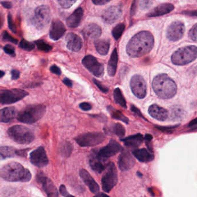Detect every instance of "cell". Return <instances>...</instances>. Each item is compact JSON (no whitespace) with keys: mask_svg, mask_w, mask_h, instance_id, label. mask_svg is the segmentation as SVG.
Returning a JSON list of instances; mask_svg holds the SVG:
<instances>
[{"mask_svg":"<svg viewBox=\"0 0 197 197\" xmlns=\"http://www.w3.org/2000/svg\"><path fill=\"white\" fill-rule=\"evenodd\" d=\"M153 35L149 31H141L135 34L127 45L126 51L130 57H140L149 53L154 46Z\"/></svg>","mask_w":197,"mask_h":197,"instance_id":"obj_1","label":"cell"},{"mask_svg":"<svg viewBox=\"0 0 197 197\" xmlns=\"http://www.w3.org/2000/svg\"><path fill=\"white\" fill-rule=\"evenodd\" d=\"M0 176L8 182H27L31 179L30 171L20 163L10 162L0 170Z\"/></svg>","mask_w":197,"mask_h":197,"instance_id":"obj_2","label":"cell"},{"mask_svg":"<svg viewBox=\"0 0 197 197\" xmlns=\"http://www.w3.org/2000/svg\"><path fill=\"white\" fill-rule=\"evenodd\" d=\"M152 87L156 95L162 99H170L177 92V86L166 74L157 75L152 82Z\"/></svg>","mask_w":197,"mask_h":197,"instance_id":"obj_3","label":"cell"},{"mask_svg":"<svg viewBox=\"0 0 197 197\" xmlns=\"http://www.w3.org/2000/svg\"><path fill=\"white\" fill-rule=\"evenodd\" d=\"M46 112V107L43 105H29L20 111L17 115V119L23 123H34L43 117Z\"/></svg>","mask_w":197,"mask_h":197,"instance_id":"obj_4","label":"cell"},{"mask_svg":"<svg viewBox=\"0 0 197 197\" xmlns=\"http://www.w3.org/2000/svg\"><path fill=\"white\" fill-rule=\"evenodd\" d=\"M197 57L196 46H188L181 48L173 53L171 60L176 65H185L194 61Z\"/></svg>","mask_w":197,"mask_h":197,"instance_id":"obj_5","label":"cell"},{"mask_svg":"<svg viewBox=\"0 0 197 197\" xmlns=\"http://www.w3.org/2000/svg\"><path fill=\"white\" fill-rule=\"evenodd\" d=\"M8 134L13 141L22 145L29 144L35 139L33 132L23 125L12 126L8 130Z\"/></svg>","mask_w":197,"mask_h":197,"instance_id":"obj_6","label":"cell"},{"mask_svg":"<svg viewBox=\"0 0 197 197\" xmlns=\"http://www.w3.org/2000/svg\"><path fill=\"white\" fill-rule=\"evenodd\" d=\"M101 179L103 191L109 192L116 185L118 181L117 168L112 162H109L106 166Z\"/></svg>","mask_w":197,"mask_h":197,"instance_id":"obj_7","label":"cell"},{"mask_svg":"<svg viewBox=\"0 0 197 197\" xmlns=\"http://www.w3.org/2000/svg\"><path fill=\"white\" fill-rule=\"evenodd\" d=\"M105 139L104 134L92 132L79 135L75 138V140L81 147H92L102 143Z\"/></svg>","mask_w":197,"mask_h":197,"instance_id":"obj_8","label":"cell"},{"mask_svg":"<svg viewBox=\"0 0 197 197\" xmlns=\"http://www.w3.org/2000/svg\"><path fill=\"white\" fill-rule=\"evenodd\" d=\"M51 18L50 8L46 5L37 7L32 18V23L38 30L45 28L49 24Z\"/></svg>","mask_w":197,"mask_h":197,"instance_id":"obj_9","label":"cell"},{"mask_svg":"<svg viewBox=\"0 0 197 197\" xmlns=\"http://www.w3.org/2000/svg\"><path fill=\"white\" fill-rule=\"evenodd\" d=\"M28 93L22 89L3 90L0 92V102L2 104H11L24 98Z\"/></svg>","mask_w":197,"mask_h":197,"instance_id":"obj_10","label":"cell"},{"mask_svg":"<svg viewBox=\"0 0 197 197\" xmlns=\"http://www.w3.org/2000/svg\"><path fill=\"white\" fill-rule=\"evenodd\" d=\"M130 87L132 92L138 98H144L147 94V85L142 76L134 75L130 81Z\"/></svg>","mask_w":197,"mask_h":197,"instance_id":"obj_11","label":"cell"},{"mask_svg":"<svg viewBox=\"0 0 197 197\" xmlns=\"http://www.w3.org/2000/svg\"><path fill=\"white\" fill-rule=\"evenodd\" d=\"M82 64L92 75L97 78L102 77L104 74V65L98 62L96 58L92 55L85 56L83 60Z\"/></svg>","mask_w":197,"mask_h":197,"instance_id":"obj_12","label":"cell"},{"mask_svg":"<svg viewBox=\"0 0 197 197\" xmlns=\"http://www.w3.org/2000/svg\"><path fill=\"white\" fill-rule=\"evenodd\" d=\"M89 165L95 172L101 173L105 170L108 164L107 159L102 157L99 155L98 149H93L89 155Z\"/></svg>","mask_w":197,"mask_h":197,"instance_id":"obj_13","label":"cell"},{"mask_svg":"<svg viewBox=\"0 0 197 197\" xmlns=\"http://www.w3.org/2000/svg\"><path fill=\"white\" fill-rule=\"evenodd\" d=\"M185 26L184 23L180 21H176L169 25L166 30V37L171 41H178L184 35Z\"/></svg>","mask_w":197,"mask_h":197,"instance_id":"obj_14","label":"cell"},{"mask_svg":"<svg viewBox=\"0 0 197 197\" xmlns=\"http://www.w3.org/2000/svg\"><path fill=\"white\" fill-rule=\"evenodd\" d=\"M31 163L35 166L42 168L46 166L49 163L45 150L42 146H40L32 152L30 155Z\"/></svg>","mask_w":197,"mask_h":197,"instance_id":"obj_15","label":"cell"},{"mask_svg":"<svg viewBox=\"0 0 197 197\" xmlns=\"http://www.w3.org/2000/svg\"><path fill=\"white\" fill-rule=\"evenodd\" d=\"M123 150V148L120 143L112 139L107 145L98 149V153L100 156L108 160V159L115 155Z\"/></svg>","mask_w":197,"mask_h":197,"instance_id":"obj_16","label":"cell"},{"mask_svg":"<svg viewBox=\"0 0 197 197\" xmlns=\"http://www.w3.org/2000/svg\"><path fill=\"white\" fill-rule=\"evenodd\" d=\"M135 164V160L129 150H123L118 159V166L122 171L131 169Z\"/></svg>","mask_w":197,"mask_h":197,"instance_id":"obj_17","label":"cell"},{"mask_svg":"<svg viewBox=\"0 0 197 197\" xmlns=\"http://www.w3.org/2000/svg\"><path fill=\"white\" fill-rule=\"evenodd\" d=\"M122 13L123 11L120 6H110L102 12L101 18L106 23L112 24L122 16Z\"/></svg>","mask_w":197,"mask_h":197,"instance_id":"obj_18","label":"cell"},{"mask_svg":"<svg viewBox=\"0 0 197 197\" xmlns=\"http://www.w3.org/2000/svg\"><path fill=\"white\" fill-rule=\"evenodd\" d=\"M37 180L42 185L43 190L48 197H58L57 189L50 179L43 175H38Z\"/></svg>","mask_w":197,"mask_h":197,"instance_id":"obj_19","label":"cell"},{"mask_svg":"<svg viewBox=\"0 0 197 197\" xmlns=\"http://www.w3.org/2000/svg\"><path fill=\"white\" fill-rule=\"evenodd\" d=\"M65 31V27L62 22L59 20H55L50 29V38L53 41L58 40L64 35Z\"/></svg>","mask_w":197,"mask_h":197,"instance_id":"obj_20","label":"cell"},{"mask_svg":"<svg viewBox=\"0 0 197 197\" xmlns=\"http://www.w3.org/2000/svg\"><path fill=\"white\" fill-rule=\"evenodd\" d=\"M101 28L98 25L94 23H90L87 25L82 30V34L85 38L89 41L98 38L101 36Z\"/></svg>","mask_w":197,"mask_h":197,"instance_id":"obj_21","label":"cell"},{"mask_svg":"<svg viewBox=\"0 0 197 197\" xmlns=\"http://www.w3.org/2000/svg\"><path fill=\"white\" fill-rule=\"evenodd\" d=\"M67 47L68 49L72 52H79L82 48L83 42L79 35L77 34L70 32L66 36Z\"/></svg>","mask_w":197,"mask_h":197,"instance_id":"obj_22","label":"cell"},{"mask_svg":"<svg viewBox=\"0 0 197 197\" xmlns=\"http://www.w3.org/2000/svg\"><path fill=\"white\" fill-rule=\"evenodd\" d=\"M79 175L85 185L88 187L90 191L93 194H97L98 192L99 191V185L87 171L85 169H80Z\"/></svg>","mask_w":197,"mask_h":197,"instance_id":"obj_23","label":"cell"},{"mask_svg":"<svg viewBox=\"0 0 197 197\" xmlns=\"http://www.w3.org/2000/svg\"><path fill=\"white\" fill-rule=\"evenodd\" d=\"M25 152V150H18L9 146H1L0 147V160L17 156L24 157L26 155Z\"/></svg>","mask_w":197,"mask_h":197,"instance_id":"obj_24","label":"cell"},{"mask_svg":"<svg viewBox=\"0 0 197 197\" xmlns=\"http://www.w3.org/2000/svg\"><path fill=\"white\" fill-rule=\"evenodd\" d=\"M148 112L152 117L159 121H165L168 117V112L167 110L156 104L151 105Z\"/></svg>","mask_w":197,"mask_h":197,"instance_id":"obj_25","label":"cell"},{"mask_svg":"<svg viewBox=\"0 0 197 197\" xmlns=\"http://www.w3.org/2000/svg\"><path fill=\"white\" fill-rule=\"evenodd\" d=\"M174 8L175 6L172 4H169V3L162 4L156 6L152 11L148 13L147 16L152 18V17H158V16H163L164 15L171 12L174 9Z\"/></svg>","mask_w":197,"mask_h":197,"instance_id":"obj_26","label":"cell"},{"mask_svg":"<svg viewBox=\"0 0 197 197\" xmlns=\"http://www.w3.org/2000/svg\"><path fill=\"white\" fill-rule=\"evenodd\" d=\"M132 154L138 160L142 162L147 163L153 161L154 159L153 152H151L146 148L134 150L132 152Z\"/></svg>","mask_w":197,"mask_h":197,"instance_id":"obj_27","label":"cell"},{"mask_svg":"<svg viewBox=\"0 0 197 197\" xmlns=\"http://www.w3.org/2000/svg\"><path fill=\"white\" fill-rule=\"evenodd\" d=\"M83 16V10L82 8H77L67 19V25L69 28H76L80 25V22Z\"/></svg>","mask_w":197,"mask_h":197,"instance_id":"obj_28","label":"cell"},{"mask_svg":"<svg viewBox=\"0 0 197 197\" xmlns=\"http://www.w3.org/2000/svg\"><path fill=\"white\" fill-rule=\"evenodd\" d=\"M124 145L129 148H138L144 141V137L141 134H136L133 135L129 136L125 138L121 139Z\"/></svg>","mask_w":197,"mask_h":197,"instance_id":"obj_29","label":"cell"},{"mask_svg":"<svg viewBox=\"0 0 197 197\" xmlns=\"http://www.w3.org/2000/svg\"><path fill=\"white\" fill-rule=\"evenodd\" d=\"M16 116L17 112L14 107H7L0 110V122L8 123Z\"/></svg>","mask_w":197,"mask_h":197,"instance_id":"obj_30","label":"cell"},{"mask_svg":"<svg viewBox=\"0 0 197 197\" xmlns=\"http://www.w3.org/2000/svg\"><path fill=\"white\" fill-rule=\"evenodd\" d=\"M118 62V54L117 49L113 50L108 64V73L110 76H114L116 74Z\"/></svg>","mask_w":197,"mask_h":197,"instance_id":"obj_31","label":"cell"},{"mask_svg":"<svg viewBox=\"0 0 197 197\" xmlns=\"http://www.w3.org/2000/svg\"><path fill=\"white\" fill-rule=\"evenodd\" d=\"M95 49L101 55H106L109 52L110 42L105 39H100L94 43Z\"/></svg>","mask_w":197,"mask_h":197,"instance_id":"obj_32","label":"cell"},{"mask_svg":"<svg viewBox=\"0 0 197 197\" xmlns=\"http://www.w3.org/2000/svg\"><path fill=\"white\" fill-rule=\"evenodd\" d=\"M107 109L108 111H109V113L111 114V116L112 118L118 120H120L125 123L128 124L129 123V119L125 117L121 112L116 109L112 106H108L107 107Z\"/></svg>","mask_w":197,"mask_h":197,"instance_id":"obj_33","label":"cell"},{"mask_svg":"<svg viewBox=\"0 0 197 197\" xmlns=\"http://www.w3.org/2000/svg\"><path fill=\"white\" fill-rule=\"evenodd\" d=\"M110 132L114 134L121 139L124 138L125 134V129L123 125L120 123H115L112 124L108 129Z\"/></svg>","mask_w":197,"mask_h":197,"instance_id":"obj_34","label":"cell"},{"mask_svg":"<svg viewBox=\"0 0 197 197\" xmlns=\"http://www.w3.org/2000/svg\"><path fill=\"white\" fill-rule=\"evenodd\" d=\"M113 97H114V99H115L116 103L120 105L122 107H123L124 108H127L125 99L123 95L122 94L121 90L119 88L117 87L116 88H115V90H114Z\"/></svg>","mask_w":197,"mask_h":197,"instance_id":"obj_35","label":"cell"},{"mask_svg":"<svg viewBox=\"0 0 197 197\" xmlns=\"http://www.w3.org/2000/svg\"><path fill=\"white\" fill-rule=\"evenodd\" d=\"M73 146L69 142H64L62 143L60 147V153L65 157H69L72 152Z\"/></svg>","mask_w":197,"mask_h":197,"instance_id":"obj_36","label":"cell"},{"mask_svg":"<svg viewBox=\"0 0 197 197\" xmlns=\"http://www.w3.org/2000/svg\"><path fill=\"white\" fill-rule=\"evenodd\" d=\"M125 28V25L122 23L118 24L113 28L112 31V34L113 37H114L116 40H118L122 35Z\"/></svg>","mask_w":197,"mask_h":197,"instance_id":"obj_37","label":"cell"},{"mask_svg":"<svg viewBox=\"0 0 197 197\" xmlns=\"http://www.w3.org/2000/svg\"><path fill=\"white\" fill-rule=\"evenodd\" d=\"M184 115V111L180 107H173L171 112V117L173 120H179Z\"/></svg>","mask_w":197,"mask_h":197,"instance_id":"obj_38","label":"cell"},{"mask_svg":"<svg viewBox=\"0 0 197 197\" xmlns=\"http://www.w3.org/2000/svg\"><path fill=\"white\" fill-rule=\"evenodd\" d=\"M35 43L36 44L38 49L45 52H49L52 49V47L50 45L45 43L43 41H42V40L36 41L35 42Z\"/></svg>","mask_w":197,"mask_h":197,"instance_id":"obj_39","label":"cell"},{"mask_svg":"<svg viewBox=\"0 0 197 197\" xmlns=\"http://www.w3.org/2000/svg\"><path fill=\"white\" fill-rule=\"evenodd\" d=\"M19 47L27 51H31L35 48L34 44L30 42H28L24 39H22L19 43Z\"/></svg>","mask_w":197,"mask_h":197,"instance_id":"obj_40","label":"cell"},{"mask_svg":"<svg viewBox=\"0 0 197 197\" xmlns=\"http://www.w3.org/2000/svg\"><path fill=\"white\" fill-rule=\"evenodd\" d=\"M2 38L4 41H9V42H11L14 44H18V40L14 38L11 35H9L7 31L3 32V33L2 34Z\"/></svg>","mask_w":197,"mask_h":197,"instance_id":"obj_41","label":"cell"},{"mask_svg":"<svg viewBox=\"0 0 197 197\" xmlns=\"http://www.w3.org/2000/svg\"><path fill=\"white\" fill-rule=\"evenodd\" d=\"M8 26L9 29L12 31L14 33L17 32V27L15 24L14 23V22L13 20L12 16L11 15V13H9L8 15Z\"/></svg>","mask_w":197,"mask_h":197,"instance_id":"obj_42","label":"cell"},{"mask_svg":"<svg viewBox=\"0 0 197 197\" xmlns=\"http://www.w3.org/2000/svg\"><path fill=\"white\" fill-rule=\"evenodd\" d=\"M76 2V1H71V0L70 1L62 0V1H58L59 4L60 5V6L64 9H68L69 8H70L71 6H72L74 5Z\"/></svg>","mask_w":197,"mask_h":197,"instance_id":"obj_43","label":"cell"},{"mask_svg":"<svg viewBox=\"0 0 197 197\" xmlns=\"http://www.w3.org/2000/svg\"><path fill=\"white\" fill-rule=\"evenodd\" d=\"M197 24H195L191 28L189 34V35L190 38V39L194 42H197Z\"/></svg>","mask_w":197,"mask_h":197,"instance_id":"obj_44","label":"cell"},{"mask_svg":"<svg viewBox=\"0 0 197 197\" xmlns=\"http://www.w3.org/2000/svg\"><path fill=\"white\" fill-rule=\"evenodd\" d=\"M152 4H153V2L151 1L142 0V1H139V6L141 9L145 10V9H146L149 8H150Z\"/></svg>","mask_w":197,"mask_h":197,"instance_id":"obj_45","label":"cell"},{"mask_svg":"<svg viewBox=\"0 0 197 197\" xmlns=\"http://www.w3.org/2000/svg\"><path fill=\"white\" fill-rule=\"evenodd\" d=\"M93 82L94 83V84L98 87L99 90L102 92H107L109 91V88L105 86L104 85H103L100 82H99L98 80L95 79H93Z\"/></svg>","mask_w":197,"mask_h":197,"instance_id":"obj_46","label":"cell"},{"mask_svg":"<svg viewBox=\"0 0 197 197\" xmlns=\"http://www.w3.org/2000/svg\"><path fill=\"white\" fill-rule=\"evenodd\" d=\"M4 50L6 54L12 56H15V50L14 48L11 45H6V46H5V47L4 48Z\"/></svg>","mask_w":197,"mask_h":197,"instance_id":"obj_47","label":"cell"},{"mask_svg":"<svg viewBox=\"0 0 197 197\" xmlns=\"http://www.w3.org/2000/svg\"><path fill=\"white\" fill-rule=\"evenodd\" d=\"M60 192L62 196L64 197H75L73 195L69 194L66 187L64 185H61L60 187Z\"/></svg>","mask_w":197,"mask_h":197,"instance_id":"obj_48","label":"cell"},{"mask_svg":"<svg viewBox=\"0 0 197 197\" xmlns=\"http://www.w3.org/2000/svg\"><path fill=\"white\" fill-rule=\"evenodd\" d=\"M79 108L83 111H90L92 109V105L87 102H83L79 105Z\"/></svg>","mask_w":197,"mask_h":197,"instance_id":"obj_49","label":"cell"},{"mask_svg":"<svg viewBox=\"0 0 197 197\" xmlns=\"http://www.w3.org/2000/svg\"><path fill=\"white\" fill-rule=\"evenodd\" d=\"M176 126H172V127H159V126H156L155 127L159 129H160L161 131H163V132H172L173 129H174L175 128H176Z\"/></svg>","mask_w":197,"mask_h":197,"instance_id":"obj_50","label":"cell"},{"mask_svg":"<svg viewBox=\"0 0 197 197\" xmlns=\"http://www.w3.org/2000/svg\"><path fill=\"white\" fill-rule=\"evenodd\" d=\"M50 71L53 74H55L56 75H61V73H62V71H61L60 68L58 67L56 65H53V66H52L50 67Z\"/></svg>","mask_w":197,"mask_h":197,"instance_id":"obj_51","label":"cell"},{"mask_svg":"<svg viewBox=\"0 0 197 197\" xmlns=\"http://www.w3.org/2000/svg\"><path fill=\"white\" fill-rule=\"evenodd\" d=\"M109 0H92V3L97 5H103L109 2Z\"/></svg>","mask_w":197,"mask_h":197,"instance_id":"obj_52","label":"cell"},{"mask_svg":"<svg viewBox=\"0 0 197 197\" xmlns=\"http://www.w3.org/2000/svg\"><path fill=\"white\" fill-rule=\"evenodd\" d=\"M131 109L132 112H133L134 113H135L137 116H138L139 117H142V118L145 119V118L143 116V115H142V113H141L140 111L138 108H136L134 105H131Z\"/></svg>","mask_w":197,"mask_h":197,"instance_id":"obj_53","label":"cell"},{"mask_svg":"<svg viewBox=\"0 0 197 197\" xmlns=\"http://www.w3.org/2000/svg\"><path fill=\"white\" fill-rule=\"evenodd\" d=\"M11 75H12V79L16 80L20 76V72L18 70L13 69L11 71Z\"/></svg>","mask_w":197,"mask_h":197,"instance_id":"obj_54","label":"cell"},{"mask_svg":"<svg viewBox=\"0 0 197 197\" xmlns=\"http://www.w3.org/2000/svg\"><path fill=\"white\" fill-rule=\"evenodd\" d=\"M1 5L6 9H10L12 8V3L8 1H2L1 2Z\"/></svg>","mask_w":197,"mask_h":197,"instance_id":"obj_55","label":"cell"},{"mask_svg":"<svg viewBox=\"0 0 197 197\" xmlns=\"http://www.w3.org/2000/svg\"><path fill=\"white\" fill-rule=\"evenodd\" d=\"M135 1H133L132 4V6H131V15H134L135 13L136 9V4Z\"/></svg>","mask_w":197,"mask_h":197,"instance_id":"obj_56","label":"cell"},{"mask_svg":"<svg viewBox=\"0 0 197 197\" xmlns=\"http://www.w3.org/2000/svg\"><path fill=\"white\" fill-rule=\"evenodd\" d=\"M183 13L184 15H189L191 16H197V11H185L183 12Z\"/></svg>","mask_w":197,"mask_h":197,"instance_id":"obj_57","label":"cell"},{"mask_svg":"<svg viewBox=\"0 0 197 197\" xmlns=\"http://www.w3.org/2000/svg\"><path fill=\"white\" fill-rule=\"evenodd\" d=\"M63 83L67 86H72V83L71 80H69L68 78H64L63 80Z\"/></svg>","mask_w":197,"mask_h":197,"instance_id":"obj_58","label":"cell"},{"mask_svg":"<svg viewBox=\"0 0 197 197\" xmlns=\"http://www.w3.org/2000/svg\"><path fill=\"white\" fill-rule=\"evenodd\" d=\"M197 119H194V120H192V121H191V122L190 123V124H189V127H195V129H196V127H197Z\"/></svg>","mask_w":197,"mask_h":197,"instance_id":"obj_59","label":"cell"},{"mask_svg":"<svg viewBox=\"0 0 197 197\" xmlns=\"http://www.w3.org/2000/svg\"><path fill=\"white\" fill-rule=\"evenodd\" d=\"M153 139V136L150 134H146L144 138V139H145L146 142H152V140Z\"/></svg>","mask_w":197,"mask_h":197,"instance_id":"obj_60","label":"cell"},{"mask_svg":"<svg viewBox=\"0 0 197 197\" xmlns=\"http://www.w3.org/2000/svg\"><path fill=\"white\" fill-rule=\"evenodd\" d=\"M94 197H110L109 195L105 194V193L103 192H99L97 194H96Z\"/></svg>","mask_w":197,"mask_h":197,"instance_id":"obj_61","label":"cell"},{"mask_svg":"<svg viewBox=\"0 0 197 197\" xmlns=\"http://www.w3.org/2000/svg\"><path fill=\"white\" fill-rule=\"evenodd\" d=\"M4 23V18L2 16V15L0 13V28L2 26Z\"/></svg>","mask_w":197,"mask_h":197,"instance_id":"obj_62","label":"cell"},{"mask_svg":"<svg viewBox=\"0 0 197 197\" xmlns=\"http://www.w3.org/2000/svg\"><path fill=\"white\" fill-rule=\"evenodd\" d=\"M5 75V72L4 71H0V78H2Z\"/></svg>","mask_w":197,"mask_h":197,"instance_id":"obj_63","label":"cell"},{"mask_svg":"<svg viewBox=\"0 0 197 197\" xmlns=\"http://www.w3.org/2000/svg\"><path fill=\"white\" fill-rule=\"evenodd\" d=\"M137 173V175H138V176H139L140 177L141 176H142V175L141 174V173L139 172H138L136 173Z\"/></svg>","mask_w":197,"mask_h":197,"instance_id":"obj_64","label":"cell"}]
</instances>
